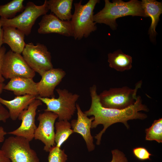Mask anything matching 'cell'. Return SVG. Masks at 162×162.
<instances>
[{
    "label": "cell",
    "mask_w": 162,
    "mask_h": 162,
    "mask_svg": "<svg viewBox=\"0 0 162 162\" xmlns=\"http://www.w3.org/2000/svg\"><path fill=\"white\" fill-rule=\"evenodd\" d=\"M38 24V32L39 34L55 33L67 37L73 36L70 20H62L53 14L43 15Z\"/></svg>",
    "instance_id": "obj_12"
},
{
    "label": "cell",
    "mask_w": 162,
    "mask_h": 162,
    "mask_svg": "<svg viewBox=\"0 0 162 162\" xmlns=\"http://www.w3.org/2000/svg\"><path fill=\"white\" fill-rule=\"evenodd\" d=\"M37 97L35 95L26 94L16 96L11 100H6L0 97V103L8 108L10 118L15 121L18 118L19 114L24 110L26 109Z\"/></svg>",
    "instance_id": "obj_16"
},
{
    "label": "cell",
    "mask_w": 162,
    "mask_h": 162,
    "mask_svg": "<svg viewBox=\"0 0 162 162\" xmlns=\"http://www.w3.org/2000/svg\"><path fill=\"white\" fill-rule=\"evenodd\" d=\"M145 132L146 140L162 143V118L154 120L151 126L146 129Z\"/></svg>",
    "instance_id": "obj_23"
},
{
    "label": "cell",
    "mask_w": 162,
    "mask_h": 162,
    "mask_svg": "<svg viewBox=\"0 0 162 162\" xmlns=\"http://www.w3.org/2000/svg\"><path fill=\"white\" fill-rule=\"evenodd\" d=\"M2 74L7 79L17 77L33 78L35 72L21 54L10 50L6 52L4 57Z\"/></svg>",
    "instance_id": "obj_9"
},
{
    "label": "cell",
    "mask_w": 162,
    "mask_h": 162,
    "mask_svg": "<svg viewBox=\"0 0 162 162\" xmlns=\"http://www.w3.org/2000/svg\"><path fill=\"white\" fill-rule=\"evenodd\" d=\"M0 162H10V159L6 157L1 149H0Z\"/></svg>",
    "instance_id": "obj_29"
},
{
    "label": "cell",
    "mask_w": 162,
    "mask_h": 162,
    "mask_svg": "<svg viewBox=\"0 0 162 162\" xmlns=\"http://www.w3.org/2000/svg\"><path fill=\"white\" fill-rule=\"evenodd\" d=\"M141 3L146 17L151 19L148 34L150 39L154 40L157 34L156 28L162 13V2L155 0H142Z\"/></svg>",
    "instance_id": "obj_17"
},
{
    "label": "cell",
    "mask_w": 162,
    "mask_h": 162,
    "mask_svg": "<svg viewBox=\"0 0 162 162\" xmlns=\"http://www.w3.org/2000/svg\"><path fill=\"white\" fill-rule=\"evenodd\" d=\"M5 85L3 83H0V94L2 92V90L3 89L4 87V86ZM2 104L0 103V106Z\"/></svg>",
    "instance_id": "obj_32"
},
{
    "label": "cell",
    "mask_w": 162,
    "mask_h": 162,
    "mask_svg": "<svg viewBox=\"0 0 162 162\" xmlns=\"http://www.w3.org/2000/svg\"><path fill=\"white\" fill-rule=\"evenodd\" d=\"M29 67L42 76L46 71L53 68L50 52L46 46L39 43L26 44L22 53Z\"/></svg>",
    "instance_id": "obj_8"
},
{
    "label": "cell",
    "mask_w": 162,
    "mask_h": 162,
    "mask_svg": "<svg viewBox=\"0 0 162 162\" xmlns=\"http://www.w3.org/2000/svg\"><path fill=\"white\" fill-rule=\"evenodd\" d=\"M142 84L141 80L136 83L134 89L124 86L104 90L98 95L100 103L107 108L123 109L128 107L135 102L137 92Z\"/></svg>",
    "instance_id": "obj_6"
},
{
    "label": "cell",
    "mask_w": 162,
    "mask_h": 162,
    "mask_svg": "<svg viewBox=\"0 0 162 162\" xmlns=\"http://www.w3.org/2000/svg\"><path fill=\"white\" fill-rule=\"evenodd\" d=\"M6 49L4 46L0 48V83H3L4 81V78L2 74V69L3 62L5 54L6 52Z\"/></svg>",
    "instance_id": "obj_27"
},
{
    "label": "cell",
    "mask_w": 162,
    "mask_h": 162,
    "mask_svg": "<svg viewBox=\"0 0 162 162\" xmlns=\"http://www.w3.org/2000/svg\"><path fill=\"white\" fill-rule=\"evenodd\" d=\"M23 0H12L8 3L0 5V16L5 19H12L17 13L22 12L25 6Z\"/></svg>",
    "instance_id": "obj_22"
},
{
    "label": "cell",
    "mask_w": 162,
    "mask_h": 162,
    "mask_svg": "<svg viewBox=\"0 0 162 162\" xmlns=\"http://www.w3.org/2000/svg\"><path fill=\"white\" fill-rule=\"evenodd\" d=\"M56 132L55 142L56 146L60 148L62 145L74 131L71 129V124L67 120H58L55 124Z\"/></svg>",
    "instance_id": "obj_21"
},
{
    "label": "cell",
    "mask_w": 162,
    "mask_h": 162,
    "mask_svg": "<svg viewBox=\"0 0 162 162\" xmlns=\"http://www.w3.org/2000/svg\"><path fill=\"white\" fill-rule=\"evenodd\" d=\"M58 118V115L53 112L44 111L39 114L37 118L39 123L35 131L34 138L44 143V149L46 152H49L51 147L56 146L54 124Z\"/></svg>",
    "instance_id": "obj_10"
},
{
    "label": "cell",
    "mask_w": 162,
    "mask_h": 162,
    "mask_svg": "<svg viewBox=\"0 0 162 162\" xmlns=\"http://www.w3.org/2000/svg\"><path fill=\"white\" fill-rule=\"evenodd\" d=\"M56 91L58 97L48 98L39 96L36 99L40 100L46 106L44 111H50L56 114L58 120H70L74 115L76 110V101L80 95L73 94L68 90L58 88Z\"/></svg>",
    "instance_id": "obj_4"
},
{
    "label": "cell",
    "mask_w": 162,
    "mask_h": 162,
    "mask_svg": "<svg viewBox=\"0 0 162 162\" xmlns=\"http://www.w3.org/2000/svg\"><path fill=\"white\" fill-rule=\"evenodd\" d=\"M7 133L4 130V128L2 126H0V143L4 141V136Z\"/></svg>",
    "instance_id": "obj_30"
},
{
    "label": "cell",
    "mask_w": 162,
    "mask_h": 162,
    "mask_svg": "<svg viewBox=\"0 0 162 162\" xmlns=\"http://www.w3.org/2000/svg\"><path fill=\"white\" fill-rule=\"evenodd\" d=\"M104 8L94 15L95 22L104 24L112 30L116 29L117 18L128 16L147 17L142 8L141 1L131 0L124 2L122 0H113L112 2L105 0Z\"/></svg>",
    "instance_id": "obj_2"
},
{
    "label": "cell",
    "mask_w": 162,
    "mask_h": 162,
    "mask_svg": "<svg viewBox=\"0 0 162 162\" xmlns=\"http://www.w3.org/2000/svg\"><path fill=\"white\" fill-rule=\"evenodd\" d=\"M49 10L47 0L41 5H37L32 2H29L21 14L12 19L1 18L0 23L2 27L10 26L15 27L28 36L30 34L38 18L46 14Z\"/></svg>",
    "instance_id": "obj_5"
},
{
    "label": "cell",
    "mask_w": 162,
    "mask_h": 162,
    "mask_svg": "<svg viewBox=\"0 0 162 162\" xmlns=\"http://www.w3.org/2000/svg\"><path fill=\"white\" fill-rule=\"evenodd\" d=\"M132 152L137 159L141 161L150 160V157L152 155L147 149L142 147L134 148Z\"/></svg>",
    "instance_id": "obj_25"
},
{
    "label": "cell",
    "mask_w": 162,
    "mask_h": 162,
    "mask_svg": "<svg viewBox=\"0 0 162 162\" xmlns=\"http://www.w3.org/2000/svg\"><path fill=\"white\" fill-rule=\"evenodd\" d=\"M29 142L21 137L10 136L4 140L1 149L11 162H39Z\"/></svg>",
    "instance_id": "obj_7"
},
{
    "label": "cell",
    "mask_w": 162,
    "mask_h": 162,
    "mask_svg": "<svg viewBox=\"0 0 162 162\" xmlns=\"http://www.w3.org/2000/svg\"><path fill=\"white\" fill-rule=\"evenodd\" d=\"M42 104V102L38 99H36L33 101L26 109L19 114L18 118L22 121L20 127L7 134L23 137L30 142L32 141L34 138L37 128L35 124L36 110L39 106Z\"/></svg>",
    "instance_id": "obj_11"
},
{
    "label": "cell",
    "mask_w": 162,
    "mask_h": 162,
    "mask_svg": "<svg viewBox=\"0 0 162 162\" xmlns=\"http://www.w3.org/2000/svg\"><path fill=\"white\" fill-rule=\"evenodd\" d=\"M10 118L8 111L1 104L0 106V122H5L7 120Z\"/></svg>",
    "instance_id": "obj_28"
},
{
    "label": "cell",
    "mask_w": 162,
    "mask_h": 162,
    "mask_svg": "<svg viewBox=\"0 0 162 162\" xmlns=\"http://www.w3.org/2000/svg\"><path fill=\"white\" fill-rule=\"evenodd\" d=\"M73 0H47L48 8L55 15L63 21H70Z\"/></svg>",
    "instance_id": "obj_19"
},
{
    "label": "cell",
    "mask_w": 162,
    "mask_h": 162,
    "mask_svg": "<svg viewBox=\"0 0 162 162\" xmlns=\"http://www.w3.org/2000/svg\"><path fill=\"white\" fill-rule=\"evenodd\" d=\"M2 29L3 44H7L12 51L21 54L26 44L24 41L25 34L13 27L4 26Z\"/></svg>",
    "instance_id": "obj_18"
},
{
    "label": "cell",
    "mask_w": 162,
    "mask_h": 162,
    "mask_svg": "<svg viewBox=\"0 0 162 162\" xmlns=\"http://www.w3.org/2000/svg\"><path fill=\"white\" fill-rule=\"evenodd\" d=\"M112 158L110 162H128L127 158L123 152L118 149H115L111 151Z\"/></svg>",
    "instance_id": "obj_26"
},
{
    "label": "cell",
    "mask_w": 162,
    "mask_h": 162,
    "mask_svg": "<svg viewBox=\"0 0 162 162\" xmlns=\"http://www.w3.org/2000/svg\"><path fill=\"white\" fill-rule=\"evenodd\" d=\"M108 62L110 67L118 71L129 70L132 67V57L120 49L108 54Z\"/></svg>",
    "instance_id": "obj_20"
},
{
    "label": "cell",
    "mask_w": 162,
    "mask_h": 162,
    "mask_svg": "<svg viewBox=\"0 0 162 162\" xmlns=\"http://www.w3.org/2000/svg\"><path fill=\"white\" fill-rule=\"evenodd\" d=\"M66 73L62 69L52 68L46 71L40 81L36 82L38 96L42 98H55L54 90L62 81Z\"/></svg>",
    "instance_id": "obj_13"
},
{
    "label": "cell",
    "mask_w": 162,
    "mask_h": 162,
    "mask_svg": "<svg viewBox=\"0 0 162 162\" xmlns=\"http://www.w3.org/2000/svg\"><path fill=\"white\" fill-rule=\"evenodd\" d=\"M2 26L0 23V48L2 47L3 44V30Z\"/></svg>",
    "instance_id": "obj_31"
},
{
    "label": "cell",
    "mask_w": 162,
    "mask_h": 162,
    "mask_svg": "<svg viewBox=\"0 0 162 162\" xmlns=\"http://www.w3.org/2000/svg\"><path fill=\"white\" fill-rule=\"evenodd\" d=\"M97 87L93 85L89 89L91 98V104L89 109L84 112L87 116H93L94 118L91 124V128H96L100 124H103V129L94 137L97 139L96 144H100L103 134L109 126L115 123H123L127 129L129 128L128 120L133 119L144 120L147 117L146 114L140 111L148 112L146 105L142 103L141 97L138 96L134 103L123 109L105 108L100 103L98 95L97 92Z\"/></svg>",
    "instance_id": "obj_1"
},
{
    "label": "cell",
    "mask_w": 162,
    "mask_h": 162,
    "mask_svg": "<svg viewBox=\"0 0 162 162\" xmlns=\"http://www.w3.org/2000/svg\"><path fill=\"white\" fill-rule=\"evenodd\" d=\"M3 89L12 91L16 96L26 94L38 96L36 82L31 78L20 77L12 78L5 85Z\"/></svg>",
    "instance_id": "obj_15"
},
{
    "label": "cell",
    "mask_w": 162,
    "mask_h": 162,
    "mask_svg": "<svg viewBox=\"0 0 162 162\" xmlns=\"http://www.w3.org/2000/svg\"><path fill=\"white\" fill-rule=\"evenodd\" d=\"M99 0H89L82 4V0L74 3V11L70 20L73 36L75 40H80L88 37L97 30L96 23L94 20V10Z\"/></svg>",
    "instance_id": "obj_3"
},
{
    "label": "cell",
    "mask_w": 162,
    "mask_h": 162,
    "mask_svg": "<svg viewBox=\"0 0 162 162\" xmlns=\"http://www.w3.org/2000/svg\"><path fill=\"white\" fill-rule=\"evenodd\" d=\"M48 162H66L67 160V155L64 150L56 146L51 147L49 152Z\"/></svg>",
    "instance_id": "obj_24"
},
{
    "label": "cell",
    "mask_w": 162,
    "mask_h": 162,
    "mask_svg": "<svg viewBox=\"0 0 162 162\" xmlns=\"http://www.w3.org/2000/svg\"><path fill=\"white\" fill-rule=\"evenodd\" d=\"M77 110V119H73L71 122V125L74 132L81 135L84 140L89 152L93 151L95 148L93 143V137L91 133L92 122L94 117L88 118L81 110L79 104L76 103Z\"/></svg>",
    "instance_id": "obj_14"
}]
</instances>
